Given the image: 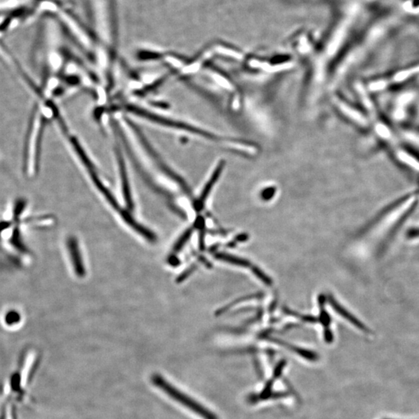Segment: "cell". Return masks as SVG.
Returning <instances> with one entry per match:
<instances>
[{"instance_id": "1", "label": "cell", "mask_w": 419, "mask_h": 419, "mask_svg": "<svg viewBox=\"0 0 419 419\" xmlns=\"http://www.w3.org/2000/svg\"><path fill=\"white\" fill-rule=\"evenodd\" d=\"M151 381L154 386L162 391L170 399H173L175 402L184 406L200 418L204 419H218V416L214 414L211 411L206 409L203 405L199 403L193 398L178 389L160 374H153L151 377Z\"/></svg>"}, {"instance_id": "2", "label": "cell", "mask_w": 419, "mask_h": 419, "mask_svg": "<svg viewBox=\"0 0 419 419\" xmlns=\"http://www.w3.org/2000/svg\"><path fill=\"white\" fill-rule=\"evenodd\" d=\"M67 245H68L70 257L72 261L76 275L80 277H83L85 275V268H84L82 256H81L80 251H79L76 239L73 237L68 238Z\"/></svg>"}, {"instance_id": "3", "label": "cell", "mask_w": 419, "mask_h": 419, "mask_svg": "<svg viewBox=\"0 0 419 419\" xmlns=\"http://www.w3.org/2000/svg\"><path fill=\"white\" fill-rule=\"evenodd\" d=\"M328 299H329V304H330L331 306L332 307V308L339 314V315H341L343 318H344L346 320L350 322V323L353 324V326L357 327V329H360V330L364 331V332H367V333H369V332H371V329H368L367 326L363 324L362 322H360L358 319H357L354 315H352L350 312H349L346 308H343L339 303L337 302L336 299H335L332 296L329 295L328 297Z\"/></svg>"}, {"instance_id": "4", "label": "cell", "mask_w": 419, "mask_h": 419, "mask_svg": "<svg viewBox=\"0 0 419 419\" xmlns=\"http://www.w3.org/2000/svg\"><path fill=\"white\" fill-rule=\"evenodd\" d=\"M215 257L218 260L226 262V263L235 265V266H242V267H249V266H251L250 262L248 261L247 259H242V258L237 257V256H232V255L226 254L224 252L217 253L215 255Z\"/></svg>"}, {"instance_id": "5", "label": "cell", "mask_w": 419, "mask_h": 419, "mask_svg": "<svg viewBox=\"0 0 419 419\" xmlns=\"http://www.w3.org/2000/svg\"><path fill=\"white\" fill-rule=\"evenodd\" d=\"M260 294H252V295L246 296V297H243V298H238V300L235 301V302L231 303L229 305H227V306L224 307V308H221L217 312L218 315H222V314L225 313L227 311L230 309V308H232V306L234 305H237L239 302H242V301H247V300H251V299H256V298H259L260 297Z\"/></svg>"}, {"instance_id": "6", "label": "cell", "mask_w": 419, "mask_h": 419, "mask_svg": "<svg viewBox=\"0 0 419 419\" xmlns=\"http://www.w3.org/2000/svg\"><path fill=\"white\" fill-rule=\"evenodd\" d=\"M252 273H254L255 276L261 280L263 284H266V286H271L273 284V280H271V278L266 275V273L262 271L259 267L252 266Z\"/></svg>"}, {"instance_id": "7", "label": "cell", "mask_w": 419, "mask_h": 419, "mask_svg": "<svg viewBox=\"0 0 419 419\" xmlns=\"http://www.w3.org/2000/svg\"><path fill=\"white\" fill-rule=\"evenodd\" d=\"M192 234H193V229L192 228H190V229H188L187 231L184 232L183 235L180 237L179 238V241L176 242V245L174 246V252H179L182 248L184 246L185 244L188 242V240L190 239V237H191Z\"/></svg>"}, {"instance_id": "8", "label": "cell", "mask_w": 419, "mask_h": 419, "mask_svg": "<svg viewBox=\"0 0 419 419\" xmlns=\"http://www.w3.org/2000/svg\"><path fill=\"white\" fill-rule=\"evenodd\" d=\"M284 312H285V314L288 315H292V316L297 317V318H299L301 319V320L304 321L305 322H310V323H315V322H317V319L315 317L312 316V315H301V314L297 313V312H293L291 311V309H289L287 308H284Z\"/></svg>"}, {"instance_id": "9", "label": "cell", "mask_w": 419, "mask_h": 419, "mask_svg": "<svg viewBox=\"0 0 419 419\" xmlns=\"http://www.w3.org/2000/svg\"><path fill=\"white\" fill-rule=\"evenodd\" d=\"M319 321H320L322 326L325 327V329H329L331 322H332V319H331V317L329 315V313L326 312V310H324V308H321Z\"/></svg>"}, {"instance_id": "10", "label": "cell", "mask_w": 419, "mask_h": 419, "mask_svg": "<svg viewBox=\"0 0 419 419\" xmlns=\"http://www.w3.org/2000/svg\"><path fill=\"white\" fill-rule=\"evenodd\" d=\"M276 190L274 188H267L266 190H263L261 194L262 199L265 201H268L273 198V196L275 194Z\"/></svg>"}, {"instance_id": "11", "label": "cell", "mask_w": 419, "mask_h": 419, "mask_svg": "<svg viewBox=\"0 0 419 419\" xmlns=\"http://www.w3.org/2000/svg\"><path fill=\"white\" fill-rule=\"evenodd\" d=\"M249 239V235L247 234H242V235H238L236 238L234 239V241H232V242H230L228 244V247H234L237 243L238 242H245V241H247Z\"/></svg>"}, {"instance_id": "12", "label": "cell", "mask_w": 419, "mask_h": 419, "mask_svg": "<svg viewBox=\"0 0 419 419\" xmlns=\"http://www.w3.org/2000/svg\"><path fill=\"white\" fill-rule=\"evenodd\" d=\"M324 337H325V340L328 343H331L333 342V334H332V331L329 329H326L324 331Z\"/></svg>"}, {"instance_id": "13", "label": "cell", "mask_w": 419, "mask_h": 419, "mask_svg": "<svg viewBox=\"0 0 419 419\" xmlns=\"http://www.w3.org/2000/svg\"><path fill=\"white\" fill-rule=\"evenodd\" d=\"M408 238H415L419 237V228H412L407 233Z\"/></svg>"}, {"instance_id": "14", "label": "cell", "mask_w": 419, "mask_h": 419, "mask_svg": "<svg viewBox=\"0 0 419 419\" xmlns=\"http://www.w3.org/2000/svg\"><path fill=\"white\" fill-rule=\"evenodd\" d=\"M17 320H19V316L16 315V313L9 314L6 318V322H9V324L12 323V322H16Z\"/></svg>"}, {"instance_id": "15", "label": "cell", "mask_w": 419, "mask_h": 419, "mask_svg": "<svg viewBox=\"0 0 419 419\" xmlns=\"http://www.w3.org/2000/svg\"><path fill=\"white\" fill-rule=\"evenodd\" d=\"M195 270V266H192L191 268L187 270V271L185 272L184 273H183V275L180 277V280H183L188 277V276L190 275Z\"/></svg>"}, {"instance_id": "16", "label": "cell", "mask_w": 419, "mask_h": 419, "mask_svg": "<svg viewBox=\"0 0 419 419\" xmlns=\"http://www.w3.org/2000/svg\"><path fill=\"white\" fill-rule=\"evenodd\" d=\"M326 302V297L324 294H321L319 297V304L320 308H324Z\"/></svg>"}]
</instances>
